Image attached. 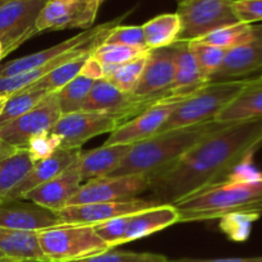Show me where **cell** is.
I'll list each match as a JSON object with an SVG mask.
<instances>
[{"instance_id":"1","label":"cell","mask_w":262,"mask_h":262,"mask_svg":"<svg viewBox=\"0 0 262 262\" xmlns=\"http://www.w3.org/2000/svg\"><path fill=\"white\" fill-rule=\"evenodd\" d=\"M261 145L262 118L224 123L177 163L150 178L146 199L174 206L247 165Z\"/></svg>"},{"instance_id":"2","label":"cell","mask_w":262,"mask_h":262,"mask_svg":"<svg viewBox=\"0 0 262 262\" xmlns=\"http://www.w3.org/2000/svg\"><path fill=\"white\" fill-rule=\"evenodd\" d=\"M179 223L224 219L233 215H262V173L242 166L174 205Z\"/></svg>"},{"instance_id":"3","label":"cell","mask_w":262,"mask_h":262,"mask_svg":"<svg viewBox=\"0 0 262 262\" xmlns=\"http://www.w3.org/2000/svg\"><path fill=\"white\" fill-rule=\"evenodd\" d=\"M224 123L209 122L193 127L158 133L148 140L132 145L120 165L109 177L158 176L188 152L194 145L220 128Z\"/></svg>"},{"instance_id":"4","label":"cell","mask_w":262,"mask_h":262,"mask_svg":"<svg viewBox=\"0 0 262 262\" xmlns=\"http://www.w3.org/2000/svg\"><path fill=\"white\" fill-rule=\"evenodd\" d=\"M252 78L209 82L176 107L161 132L215 122L217 114L250 86Z\"/></svg>"},{"instance_id":"5","label":"cell","mask_w":262,"mask_h":262,"mask_svg":"<svg viewBox=\"0 0 262 262\" xmlns=\"http://www.w3.org/2000/svg\"><path fill=\"white\" fill-rule=\"evenodd\" d=\"M41 251L49 262H72L110 250L91 225H58L38 232Z\"/></svg>"},{"instance_id":"6","label":"cell","mask_w":262,"mask_h":262,"mask_svg":"<svg viewBox=\"0 0 262 262\" xmlns=\"http://www.w3.org/2000/svg\"><path fill=\"white\" fill-rule=\"evenodd\" d=\"M177 15L181 22L178 41H194L228 26L239 23L233 0H183Z\"/></svg>"},{"instance_id":"7","label":"cell","mask_w":262,"mask_h":262,"mask_svg":"<svg viewBox=\"0 0 262 262\" xmlns=\"http://www.w3.org/2000/svg\"><path fill=\"white\" fill-rule=\"evenodd\" d=\"M150 187V178L146 176L102 177L91 179L79 187L77 193L68 202L71 205L97 204V202H127L140 199Z\"/></svg>"},{"instance_id":"8","label":"cell","mask_w":262,"mask_h":262,"mask_svg":"<svg viewBox=\"0 0 262 262\" xmlns=\"http://www.w3.org/2000/svg\"><path fill=\"white\" fill-rule=\"evenodd\" d=\"M123 123L115 115L78 112L61 115L51 132L60 140V148L74 150L96 136L114 132Z\"/></svg>"},{"instance_id":"9","label":"cell","mask_w":262,"mask_h":262,"mask_svg":"<svg viewBox=\"0 0 262 262\" xmlns=\"http://www.w3.org/2000/svg\"><path fill=\"white\" fill-rule=\"evenodd\" d=\"M46 0H9L0 7V41L7 56L37 35L36 19Z\"/></svg>"},{"instance_id":"10","label":"cell","mask_w":262,"mask_h":262,"mask_svg":"<svg viewBox=\"0 0 262 262\" xmlns=\"http://www.w3.org/2000/svg\"><path fill=\"white\" fill-rule=\"evenodd\" d=\"M61 117L56 94H49L35 107L0 127V138L17 148H26L35 136L51 132Z\"/></svg>"},{"instance_id":"11","label":"cell","mask_w":262,"mask_h":262,"mask_svg":"<svg viewBox=\"0 0 262 262\" xmlns=\"http://www.w3.org/2000/svg\"><path fill=\"white\" fill-rule=\"evenodd\" d=\"M176 59L177 42L165 48L151 49L143 73L133 94L154 102L174 100L169 96V91L174 82Z\"/></svg>"},{"instance_id":"12","label":"cell","mask_w":262,"mask_h":262,"mask_svg":"<svg viewBox=\"0 0 262 262\" xmlns=\"http://www.w3.org/2000/svg\"><path fill=\"white\" fill-rule=\"evenodd\" d=\"M97 0H56L46 2L36 19L37 33L71 28L92 27L99 12Z\"/></svg>"},{"instance_id":"13","label":"cell","mask_w":262,"mask_h":262,"mask_svg":"<svg viewBox=\"0 0 262 262\" xmlns=\"http://www.w3.org/2000/svg\"><path fill=\"white\" fill-rule=\"evenodd\" d=\"M154 104L156 102L136 96L135 94L120 91L106 79H97L84 101L82 112L115 115L125 123Z\"/></svg>"},{"instance_id":"14","label":"cell","mask_w":262,"mask_h":262,"mask_svg":"<svg viewBox=\"0 0 262 262\" xmlns=\"http://www.w3.org/2000/svg\"><path fill=\"white\" fill-rule=\"evenodd\" d=\"M124 18L125 14H123L122 17H118L115 18V19L110 20V22L104 23L96 35H94L91 38L84 41L81 45L76 46V48L72 49V50L64 53L63 55L58 56V58L53 59V60L49 61V63L43 64V66L37 67V68L35 69H31V71L25 72V73L15 74V76L0 77V96H10V95L15 94V92L20 91V90L26 89V87L35 83L36 81H38V79L42 78L43 76H46V74H49L50 72H53L54 69L60 67L61 64L73 60L77 56L82 55V54L84 53L95 51L100 45H102V43L105 42V40H106L109 33L113 31V28L119 26L120 22H122Z\"/></svg>"},{"instance_id":"15","label":"cell","mask_w":262,"mask_h":262,"mask_svg":"<svg viewBox=\"0 0 262 262\" xmlns=\"http://www.w3.org/2000/svg\"><path fill=\"white\" fill-rule=\"evenodd\" d=\"M183 100L174 99L156 102L137 117L119 125L110 133L104 145H135L154 137L161 132L171 113Z\"/></svg>"},{"instance_id":"16","label":"cell","mask_w":262,"mask_h":262,"mask_svg":"<svg viewBox=\"0 0 262 262\" xmlns=\"http://www.w3.org/2000/svg\"><path fill=\"white\" fill-rule=\"evenodd\" d=\"M158 206L147 199H136L127 202H97V204L71 205L58 211L61 225H94L107 220L135 214Z\"/></svg>"},{"instance_id":"17","label":"cell","mask_w":262,"mask_h":262,"mask_svg":"<svg viewBox=\"0 0 262 262\" xmlns=\"http://www.w3.org/2000/svg\"><path fill=\"white\" fill-rule=\"evenodd\" d=\"M61 225L58 212L26 199L0 200V227L41 232Z\"/></svg>"},{"instance_id":"18","label":"cell","mask_w":262,"mask_h":262,"mask_svg":"<svg viewBox=\"0 0 262 262\" xmlns=\"http://www.w3.org/2000/svg\"><path fill=\"white\" fill-rule=\"evenodd\" d=\"M258 72L262 73V25L253 26L250 40L227 51L224 61L210 82L245 79Z\"/></svg>"},{"instance_id":"19","label":"cell","mask_w":262,"mask_h":262,"mask_svg":"<svg viewBox=\"0 0 262 262\" xmlns=\"http://www.w3.org/2000/svg\"><path fill=\"white\" fill-rule=\"evenodd\" d=\"M81 186L79 163L77 160L63 173L56 176L51 181L41 184L40 187L26 194L23 199L30 200L40 206L58 212L68 205Z\"/></svg>"},{"instance_id":"20","label":"cell","mask_w":262,"mask_h":262,"mask_svg":"<svg viewBox=\"0 0 262 262\" xmlns=\"http://www.w3.org/2000/svg\"><path fill=\"white\" fill-rule=\"evenodd\" d=\"M79 154L81 148H74V150L59 148L49 158L36 161L25 179L13 189L7 199H23L26 194L40 187L41 184L51 181L56 176L63 173L74 161L78 160Z\"/></svg>"},{"instance_id":"21","label":"cell","mask_w":262,"mask_h":262,"mask_svg":"<svg viewBox=\"0 0 262 262\" xmlns=\"http://www.w3.org/2000/svg\"><path fill=\"white\" fill-rule=\"evenodd\" d=\"M101 27L102 25L96 26V27H91L89 30L82 31L81 33L68 38V40L63 41V42L56 43V45L51 46V48L45 49V50L37 51V53L30 54V55L22 56V58H18L14 59V60L7 61L4 64H0V77L15 76V74L25 73V72L31 71V69H35L37 67L43 66V64L49 63L53 59L63 55L67 51L74 49L76 46L83 43L84 41H87L92 36L96 35Z\"/></svg>"},{"instance_id":"22","label":"cell","mask_w":262,"mask_h":262,"mask_svg":"<svg viewBox=\"0 0 262 262\" xmlns=\"http://www.w3.org/2000/svg\"><path fill=\"white\" fill-rule=\"evenodd\" d=\"M132 145H102L90 151H81L78 158L82 184L91 179L109 177L120 163Z\"/></svg>"},{"instance_id":"23","label":"cell","mask_w":262,"mask_h":262,"mask_svg":"<svg viewBox=\"0 0 262 262\" xmlns=\"http://www.w3.org/2000/svg\"><path fill=\"white\" fill-rule=\"evenodd\" d=\"M209 82L202 76L188 41H177L174 82L169 91L170 99H187Z\"/></svg>"},{"instance_id":"24","label":"cell","mask_w":262,"mask_h":262,"mask_svg":"<svg viewBox=\"0 0 262 262\" xmlns=\"http://www.w3.org/2000/svg\"><path fill=\"white\" fill-rule=\"evenodd\" d=\"M179 223V214L173 205H158L129 216L124 243L148 237L156 232Z\"/></svg>"},{"instance_id":"25","label":"cell","mask_w":262,"mask_h":262,"mask_svg":"<svg viewBox=\"0 0 262 262\" xmlns=\"http://www.w3.org/2000/svg\"><path fill=\"white\" fill-rule=\"evenodd\" d=\"M262 118V73L252 78L250 86L215 118V122L233 123Z\"/></svg>"},{"instance_id":"26","label":"cell","mask_w":262,"mask_h":262,"mask_svg":"<svg viewBox=\"0 0 262 262\" xmlns=\"http://www.w3.org/2000/svg\"><path fill=\"white\" fill-rule=\"evenodd\" d=\"M0 253L4 257L14 260L49 262L41 251L37 232L0 227Z\"/></svg>"},{"instance_id":"27","label":"cell","mask_w":262,"mask_h":262,"mask_svg":"<svg viewBox=\"0 0 262 262\" xmlns=\"http://www.w3.org/2000/svg\"><path fill=\"white\" fill-rule=\"evenodd\" d=\"M35 161L27 148H19L9 158L0 161V200L7 199L25 179Z\"/></svg>"},{"instance_id":"28","label":"cell","mask_w":262,"mask_h":262,"mask_svg":"<svg viewBox=\"0 0 262 262\" xmlns=\"http://www.w3.org/2000/svg\"><path fill=\"white\" fill-rule=\"evenodd\" d=\"M148 49L165 48L178 41L181 22L177 13H168L152 18L142 26Z\"/></svg>"},{"instance_id":"29","label":"cell","mask_w":262,"mask_h":262,"mask_svg":"<svg viewBox=\"0 0 262 262\" xmlns=\"http://www.w3.org/2000/svg\"><path fill=\"white\" fill-rule=\"evenodd\" d=\"M92 54H94V51H89V53H84L82 55L77 56L73 60L61 64L60 67L54 69L53 72L43 76L42 78H40L35 83L31 84V86L26 87V89L40 90V91H45L48 94H55L61 87H64L67 83L73 81L76 77H78L81 74L87 59Z\"/></svg>"},{"instance_id":"30","label":"cell","mask_w":262,"mask_h":262,"mask_svg":"<svg viewBox=\"0 0 262 262\" xmlns=\"http://www.w3.org/2000/svg\"><path fill=\"white\" fill-rule=\"evenodd\" d=\"M147 55L128 61L122 66H104L102 64L105 72L104 79H106L109 83H112L120 91L133 94L135 90L137 89L138 82L142 76L143 69H145Z\"/></svg>"},{"instance_id":"31","label":"cell","mask_w":262,"mask_h":262,"mask_svg":"<svg viewBox=\"0 0 262 262\" xmlns=\"http://www.w3.org/2000/svg\"><path fill=\"white\" fill-rule=\"evenodd\" d=\"M94 83V79L79 74L73 81L67 83L58 92H55L61 115L82 112L84 101H86Z\"/></svg>"},{"instance_id":"32","label":"cell","mask_w":262,"mask_h":262,"mask_svg":"<svg viewBox=\"0 0 262 262\" xmlns=\"http://www.w3.org/2000/svg\"><path fill=\"white\" fill-rule=\"evenodd\" d=\"M46 95H49L48 92L40 91V90L23 89L8 96L4 110H3V114L0 117V127L13 122L17 118L22 117L23 114L30 112Z\"/></svg>"},{"instance_id":"33","label":"cell","mask_w":262,"mask_h":262,"mask_svg":"<svg viewBox=\"0 0 262 262\" xmlns=\"http://www.w3.org/2000/svg\"><path fill=\"white\" fill-rule=\"evenodd\" d=\"M253 33V25H246V23H237V25L228 26V27L220 28L209 33L205 37L200 38V41L209 45L217 46L224 50H230L233 48L242 45L243 42L248 41ZM196 41V40H194Z\"/></svg>"},{"instance_id":"34","label":"cell","mask_w":262,"mask_h":262,"mask_svg":"<svg viewBox=\"0 0 262 262\" xmlns=\"http://www.w3.org/2000/svg\"><path fill=\"white\" fill-rule=\"evenodd\" d=\"M148 48H136V46L118 45V43H102L94 51L92 56L104 66H122L128 61L147 55Z\"/></svg>"},{"instance_id":"35","label":"cell","mask_w":262,"mask_h":262,"mask_svg":"<svg viewBox=\"0 0 262 262\" xmlns=\"http://www.w3.org/2000/svg\"><path fill=\"white\" fill-rule=\"evenodd\" d=\"M189 49L196 59L199 68L201 71L202 76L205 77L207 82H210L211 77L214 76L215 72L220 68V66L224 61L227 51L217 46L209 45L202 41H188Z\"/></svg>"},{"instance_id":"36","label":"cell","mask_w":262,"mask_h":262,"mask_svg":"<svg viewBox=\"0 0 262 262\" xmlns=\"http://www.w3.org/2000/svg\"><path fill=\"white\" fill-rule=\"evenodd\" d=\"M166 256L148 252H120V251L107 250L99 255L90 256L78 261L72 262H169Z\"/></svg>"},{"instance_id":"37","label":"cell","mask_w":262,"mask_h":262,"mask_svg":"<svg viewBox=\"0 0 262 262\" xmlns=\"http://www.w3.org/2000/svg\"><path fill=\"white\" fill-rule=\"evenodd\" d=\"M130 215L115 217V219L107 220V222L101 223V224L94 225L95 233L101 238L102 242L110 250L119 245H124L125 230H127Z\"/></svg>"},{"instance_id":"38","label":"cell","mask_w":262,"mask_h":262,"mask_svg":"<svg viewBox=\"0 0 262 262\" xmlns=\"http://www.w3.org/2000/svg\"><path fill=\"white\" fill-rule=\"evenodd\" d=\"M105 43L147 48L142 26H117L105 40Z\"/></svg>"},{"instance_id":"39","label":"cell","mask_w":262,"mask_h":262,"mask_svg":"<svg viewBox=\"0 0 262 262\" xmlns=\"http://www.w3.org/2000/svg\"><path fill=\"white\" fill-rule=\"evenodd\" d=\"M26 148L30 152L32 160L38 161L53 155L60 148V140L53 132H45L35 136L30 140Z\"/></svg>"},{"instance_id":"40","label":"cell","mask_w":262,"mask_h":262,"mask_svg":"<svg viewBox=\"0 0 262 262\" xmlns=\"http://www.w3.org/2000/svg\"><path fill=\"white\" fill-rule=\"evenodd\" d=\"M258 216L255 215H233L222 219L224 223H233V224L222 225V229L234 241H246L250 235L252 223L256 222Z\"/></svg>"},{"instance_id":"41","label":"cell","mask_w":262,"mask_h":262,"mask_svg":"<svg viewBox=\"0 0 262 262\" xmlns=\"http://www.w3.org/2000/svg\"><path fill=\"white\" fill-rule=\"evenodd\" d=\"M233 10L241 23L262 22V0H233Z\"/></svg>"},{"instance_id":"42","label":"cell","mask_w":262,"mask_h":262,"mask_svg":"<svg viewBox=\"0 0 262 262\" xmlns=\"http://www.w3.org/2000/svg\"><path fill=\"white\" fill-rule=\"evenodd\" d=\"M82 76L89 77V78L94 79V81H97V79H104L105 72H104V66L100 63L99 60L94 58V56H90L87 59L86 64H84L83 69L81 72Z\"/></svg>"},{"instance_id":"43","label":"cell","mask_w":262,"mask_h":262,"mask_svg":"<svg viewBox=\"0 0 262 262\" xmlns=\"http://www.w3.org/2000/svg\"><path fill=\"white\" fill-rule=\"evenodd\" d=\"M169 262H262V256L229 258H178V260H171Z\"/></svg>"},{"instance_id":"44","label":"cell","mask_w":262,"mask_h":262,"mask_svg":"<svg viewBox=\"0 0 262 262\" xmlns=\"http://www.w3.org/2000/svg\"><path fill=\"white\" fill-rule=\"evenodd\" d=\"M18 150H19V148H17V147H14V146L9 145V143L5 142L4 140H2V138H0V161H3L4 159L12 156L13 154L17 152Z\"/></svg>"},{"instance_id":"45","label":"cell","mask_w":262,"mask_h":262,"mask_svg":"<svg viewBox=\"0 0 262 262\" xmlns=\"http://www.w3.org/2000/svg\"><path fill=\"white\" fill-rule=\"evenodd\" d=\"M0 262H45V261H33V260H14V258L3 257L0 258Z\"/></svg>"},{"instance_id":"46","label":"cell","mask_w":262,"mask_h":262,"mask_svg":"<svg viewBox=\"0 0 262 262\" xmlns=\"http://www.w3.org/2000/svg\"><path fill=\"white\" fill-rule=\"evenodd\" d=\"M5 102H7V97H5V96H0V117H2L3 110H4Z\"/></svg>"},{"instance_id":"47","label":"cell","mask_w":262,"mask_h":262,"mask_svg":"<svg viewBox=\"0 0 262 262\" xmlns=\"http://www.w3.org/2000/svg\"><path fill=\"white\" fill-rule=\"evenodd\" d=\"M4 58H5L4 49H3V43H2V41H0V61H2Z\"/></svg>"},{"instance_id":"48","label":"cell","mask_w":262,"mask_h":262,"mask_svg":"<svg viewBox=\"0 0 262 262\" xmlns=\"http://www.w3.org/2000/svg\"><path fill=\"white\" fill-rule=\"evenodd\" d=\"M9 0H0V7H3V5L5 4V3H8Z\"/></svg>"},{"instance_id":"49","label":"cell","mask_w":262,"mask_h":262,"mask_svg":"<svg viewBox=\"0 0 262 262\" xmlns=\"http://www.w3.org/2000/svg\"><path fill=\"white\" fill-rule=\"evenodd\" d=\"M105 2V0H97V3H99V4L100 5H101L102 4V3H104Z\"/></svg>"},{"instance_id":"50","label":"cell","mask_w":262,"mask_h":262,"mask_svg":"<svg viewBox=\"0 0 262 262\" xmlns=\"http://www.w3.org/2000/svg\"><path fill=\"white\" fill-rule=\"evenodd\" d=\"M46 2H56V0H46Z\"/></svg>"},{"instance_id":"51","label":"cell","mask_w":262,"mask_h":262,"mask_svg":"<svg viewBox=\"0 0 262 262\" xmlns=\"http://www.w3.org/2000/svg\"><path fill=\"white\" fill-rule=\"evenodd\" d=\"M177 2H178V4H179V3H182V2H183V0H177Z\"/></svg>"},{"instance_id":"52","label":"cell","mask_w":262,"mask_h":262,"mask_svg":"<svg viewBox=\"0 0 262 262\" xmlns=\"http://www.w3.org/2000/svg\"><path fill=\"white\" fill-rule=\"evenodd\" d=\"M3 257H4V256H3V255H2V253H0V258H3Z\"/></svg>"}]
</instances>
